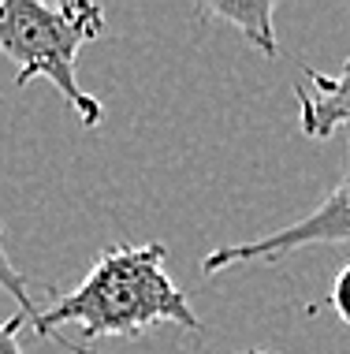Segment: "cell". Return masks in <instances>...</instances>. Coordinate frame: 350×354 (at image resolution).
<instances>
[{"label":"cell","instance_id":"obj_1","mask_svg":"<svg viewBox=\"0 0 350 354\" xmlns=\"http://www.w3.org/2000/svg\"><path fill=\"white\" fill-rule=\"evenodd\" d=\"M168 250L160 243L138 246H112L90 265L86 280L41 310L30 321L41 339H52L56 347L71 354H93L82 343H71L64 324H75L86 339H135L157 324H175L186 332H202V317L191 310V299L172 283L164 269Z\"/></svg>","mask_w":350,"mask_h":354},{"label":"cell","instance_id":"obj_2","mask_svg":"<svg viewBox=\"0 0 350 354\" xmlns=\"http://www.w3.org/2000/svg\"><path fill=\"white\" fill-rule=\"evenodd\" d=\"M105 30V8L90 0L41 4V0H0V53L15 64V86L49 79L60 97L79 112L86 127L105 120L101 101L79 86L75 64L86 41Z\"/></svg>","mask_w":350,"mask_h":354},{"label":"cell","instance_id":"obj_3","mask_svg":"<svg viewBox=\"0 0 350 354\" xmlns=\"http://www.w3.org/2000/svg\"><path fill=\"white\" fill-rule=\"evenodd\" d=\"M350 243V153L343 176L336 179V187L328 190V198L317 209H309L302 220L280 227L272 235L261 239H246V243H231L220 246V250L205 254L202 272L216 276L224 269H235V265H253V261H280V257L302 250V246H343Z\"/></svg>","mask_w":350,"mask_h":354},{"label":"cell","instance_id":"obj_4","mask_svg":"<svg viewBox=\"0 0 350 354\" xmlns=\"http://www.w3.org/2000/svg\"><path fill=\"white\" fill-rule=\"evenodd\" d=\"M306 86H298V127L306 138H328L339 127H350V56L336 75L306 68Z\"/></svg>","mask_w":350,"mask_h":354},{"label":"cell","instance_id":"obj_5","mask_svg":"<svg viewBox=\"0 0 350 354\" xmlns=\"http://www.w3.org/2000/svg\"><path fill=\"white\" fill-rule=\"evenodd\" d=\"M272 12H276V0H205L202 4V15L231 23L253 49H261L269 60H276L280 41H276V30H272Z\"/></svg>","mask_w":350,"mask_h":354},{"label":"cell","instance_id":"obj_6","mask_svg":"<svg viewBox=\"0 0 350 354\" xmlns=\"http://www.w3.org/2000/svg\"><path fill=\"white\" fill-rule=\"evenodd\" d=\"M0 291L4 295H12L15 299V306H19V313H23L26 321H34L37 313V302L30 299V287H26V280H23V272L15 269V261L8 257V250H4V224H0Z\"/></svg>","mask_w":350,"mask_h":354},{"label":"cell","instance_id":"obj_7","mask_svg":"<svg viewBox=\"0 0 350 354\" xmlns=\"http://www.w3.org/2000/svg\"><path fill=\"white\" fill-rule=\"evenodd\" d=\"M332 310L339 313V321L350 328V265H343V269L336 272V280H332Z\"/></svg>","mask_w":350,"mask_h":354},{"label":"cell","instance_id":"obj_8","mask_svg":"<svg viewBox=\"0 0 350 354\" xmlns=\"http://www.w3.org/2000/svg\"><path fill=\"white\" fill-rule=\"evenodd\" d=\"M23 324H26L23 313L0 321V354H23V347H19V328H23Z\"/></svg>","mask_w":350,"mask_h":354},{"label":"cell","instance_id":"obj_9","mask_svg":"<svg viewBox=\"0 0 350 354\" xmlns=\"http://www.w3.org/2000/svg\"><path fill=\"white\" fill-rule=\"evenodd\" d=\"M239 354H269V351H239Z\"/></svg>","mask_w":350,"mask_h":354}]
</instances>
